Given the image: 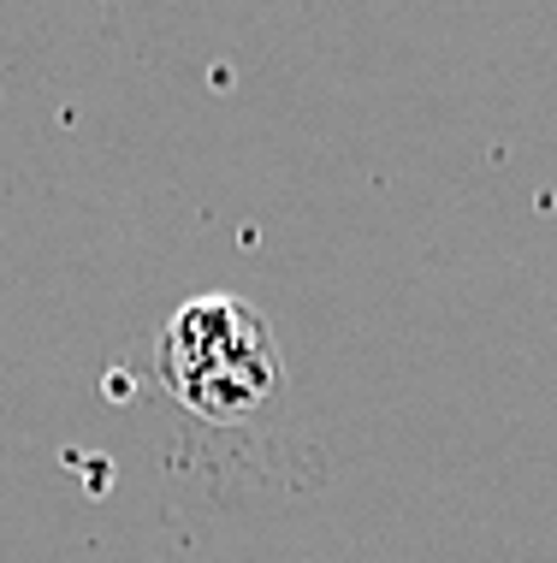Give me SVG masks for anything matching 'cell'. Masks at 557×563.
Returning <instances> with one entry per match:
<instances>
[{
	"mask_svg": "<svg viewBox=\"0 0 557 563\" xmlns=\"http://www.w3.org/2000/svg\"><path fill=\"white\" fill-rule=\"evenodd\" d=\"M155 374L190 416L202 421H249L285 391L279 332L237 291H202L178 302L160 327Z\"/></svg>",
	"mask_w": 557,
	"mask_h": 563,
	"instance_id": "1",
	"label": "cell"
}]
</instances>
